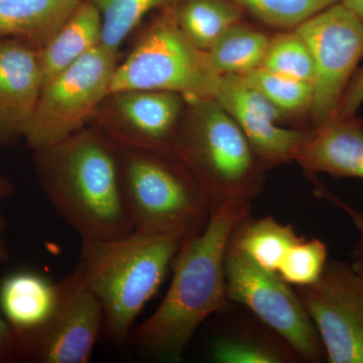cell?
Segmentation results:
<instances>
[{
  "instance_id": "13",
  "label": "cell",
  "mask_w": 363,
  "mask_h": 363,
  "mask_svg": "<svg viewBox=\"0 0 363 363\" xmlns=\"http://www.w3.org/2000/svg\"><path fill=\"white\" fill-rule=\"evenodd\" d=\"M43 88L38 49L21 40L0 42V145L23 138Z\"/></svg>"
},
{
  "instance_id": "28",
  "label": "cell",
  "mask_w": 363,
  "mask_h": 363,
  "mask_svg": "<svg viewBox=\"0 0 363 363\" xmlns=\"http://www.w3.org/2000/svg\"><path fill=\"white\" fill-rule=\"evenodd\" d=\"M363 104V68L355 72L334 116H354Z\"/></svg>"
},
{
  "instance_id": "1",
  "label": "cell",
  "mask_w": 363,
  "mask_h": 363,
  "mask_svg": "<svg viewBox=\"0 0 363 363\" xmlns=\"http://www.w3.org/2000/svg\"><path fill=\"white\" fill-rule=\"evenodd\" d=\"M252 203L215 205L206 226L189 236L173 262L166 296L130 338L143 357L179 362L203 322L225 309V257L233 234L250 215Z\"/></svg>"
},
{
  "instance_id": "30",
  "label": "cell",
  "mask_w": 363,
  "mask_h": 363,
  "mask_svg": "<svg viewBox=\"0 0 363 363\" xmlns=\"http://www.w3.org/2000/svg\"><path fill=\"white\" fill-rule=\"evenodd\" d=\"M321 197L324 198V199L329 200V201L334 203L336 206L341 208L345 213L350 215L351 219H352L353 223L357 226L358 231H362L363 233V213L362 212L358 211V210L354 209V208L351 207L350 204L342 201V200L339 199L338 197L331 194L329 191L324 190L323 192L321 193Z\"/></svg>"
},
{
  "instance_id": "2",
  "label": "cell",
  "mask_w": 363,
  "mask_h": 363,
  "mask_svg": "<svg viewBox=\"0 0 363 363\" xmlns=\"http://www.w3.org/2000/svg\"><path fill=\"white\" fill-rule=\"evenodd\" d=\"M35 164L52 206L81 240H111L135 230L124 200L119 152L104 136L78 131L35 150Z\"/></svg>"
},
{
  "instance_id": "25",
  "label": "cell",
  "mask_w": 363,
  "mask_h": 363,
  "mask_svg": "<svg viewBox=\"0 0 363 363\" xmlns=\"http://www.w3.org/2000/svg\"><path fill=\"white\" fill-rule=\"evenodd\" d=\"M262 68L313 85L314 62L309 47L295 30L269 40Z\"/></svg>"
},
{
  "instance_id": "24",
  "label": "cell",
  "mask_w": 363,
  "mask_h": 363,
  "mask_svg": "<svg viewBox=\"0 0 363 363\" xmlns=\"http://www.w3.org/2000/svg\"><path fill=\"white\" fill-rule=\"evenodd\" d=\"M285 116L310 111L313 85L285 77L259 67L241 75Z\"/></svg>"
},
{
  "instance_id": "32",
  "label": "cell",
  "mask_w": 363,
  "mask_h": 363,
  "mask_svg": "<svg viewBox=\"0 0 363 363\" xmlns=\"http://www.w3.org/2000/svg\"><path fill=\"white\" fill-rule=\"evenodd\" d=\"M342 4L363 21V0H342Z\"/></svg>"
},
{
  "instance_id": "7",
  "label": "cell",
  "mask_w": 363,
  "mask_h": 363,
  "mask_svg": "<svg viewBox=\"0 0 363 363\" xmlns=\"http://www.w3.org/2000/svg\"><path fill=\"white\" fill-rule=\"evenodd\" d=\"M116 54L100 44L43 86L23 136L30 149L54 147L81 130L109 95Z\"/></svg>"
},
{
  "instance_id": "17",
  "label": "cell",
  "mask_w": 363,
  "mask_h": 363,
  "mask_svg": "<svg viewBox=\"0 0 363 363\" xmlns=\"http://www.w3.org/2000/svg\"><path fill=\"white\" fill-rule=\"evenodd\" d=\"M102 20L91 2H81L57 33L38 50L43 86L101 44Z\"/></svg>"
},
{
  "instance_id": "14",
  "label": "cell",
  "mask_w": 363,
  "mask_h": 363,
  "mask_svg": "<svg viewBox=\"0 0 363 363\" xmlns=\"http://www.w3.org/2000/svg\"><path fill=\"white\" fill-rule=\"evenodd\" d=\"M112 95L119 116L116 135L121 145L174 150V131L183 106L181 94L130 90Z\"/></svg>"
},
{
  "instance_id": "15",
  "label": "cell",
  "mask_w": 363,
  "mask_h": 363,
  "mask_svg": "<svg viewBox=\"0 0 363 363\" xmlns=\"http://www.w3.org/2000/svg\"><path fill=\"white\" fill-rule=\"evenodd\" d=\"M295 161L308 176L320 173L363 180V121L333 116L308 133Z\"/></svg>"
},
{
  "instance_id": "16",
  "label": "cell",
  "mask_w": 363,
  "mask_h": 363,
  "mask_svg": "<svg viewBox=\"0 0 363 363\" xmlns=\"http://www.w3.org/2000/svg\"><path fill=\"white\" fill-rule=\"evenodd\" d=\"M58 298V283L37 272H13L0 281V311L18 334L40 328L51 317Z\"/></svg>"
},
{
  "instance_id": "8",
  "label": "cell",
  "mask_w": 363,
  "mask_h": 363,
  "mask_svg": "<svg viewBox=\"0 0 363 363\" xmlns=\"http://www.w3.org/2000/svg\"><path fill=\"white\" fill-rule=\"evenodd\" d=\"M225 279L229 302L245 306L279 334L300 359L307 362L323 359L321 339L300 296L277 272L257 266L229 242Z\"/></svg>"
},
{
  "instance_id": "26",
  "label": "cell",
  "mask_w": 363,
  "mask_h": 363,
  "mask_svg": "<svg viewBox=\"0 0 363 363\" xmlns=\"http://www.w3.org/2000/svg\"><path fill=\"white\" fill-rule=\"evenodd\" d=\"M257 20L278 28H296L342 0H231Z\"/></svg>"
},
{
  "instance_id": "27",
  "label": "cell",
  "mask_w": 363,
  "mask_h": 363,
  "mask_svg": "<svg viewBox=\"0 0 363 363\" xmlns=\"http://www.w3.org/2000/svg\"><path fill=\"white\" fill-rule=\"evenodd\" d=\"M327 247L318 238H300L286 253L277 274L289 285L307 286L316 283L327 264Z\"/></svg>"
},
{
  "instance_id": "20",
  "label": "cell",
  "mask_w": 363,
  "mask_h": 363,
  "mask_svg": "<svg viewBox=\"0 0 363 363\" xmlns=\"http://www.w3.org/2000/svg\"><path fill=\"white\" fill-rule=\"evenodd\" d=\"M300 238L291 224L281 223L272 216L253 219L248 215L234 231L230 243L257 266L278 272L286 253Z\"/></svg>"
},
{
  "instance_id": "12",
  "label": "cell",
  "mask_w": 363,
  "mask_h": 363,
  "mask_svg": "<svg viewBox=\"0 0 363 363\" xmlns=\"http://www.w3.org/2000/svg\"><path fill=\"white\" fill-rule=\"evenodd\" d=\"M213 99L240 126L262 166L295 161L309 131L279 126L285 114L242 76L221 75Z\"/></svg>"
},
{
  "instance_id": "22",
  "label": "cell",
  "mask_w": 363,
  "mask_h": 363,
  "mask_svg": "<svg viewBox=\"0 0 363 363\" xmlns=\"http://www.w3.org/2000/svg\"><path fill=\"white\" fill-rule=\"evenodd\" d=\"M269 40L264 33L238 23L208 50V60L218 75H245L262 67Z\"/></svg>"
},
{
  "instance_id": "31",
  "label": "cell",
  "mask_w": 363,
  "mask_h": 363,
  "mask_svg": "<svg viewBox=\"0 0 363 363\" xmlns=\"http://www.w3.org/2000/svg\"><path fill=\"white\" fill-rule=\"evenodd\" d=\"M351 257H352V262L350 264L351 267H352L353 271L357 274V278L359 279L363 288V233L362 231H359V238H358Z\"/></svg>"
},
{
  "instance_id": "5",
  "label": "cell",
  "mask_w": 363,
  "mask_h": 363,
  "mask_svg": "<svg viewBox=\"0 0 363 363\" xmlns=\"http://www.w3.org/2000/svg\"><path fill=\"white\" fill-rule=\"evenodd\" d=\"M174 152L194 172L213 205L252 203L264 184L262 162L240 126L213 98L190 102Z\"/></svg>"
},
{
  "instance_id": "4",
  "label": "cell",
  "mask_w": 363,
  "mask_h": 363,
  "mask_svg": "<svg viewBox=\"0 0 363 363\" xmlns=\"http://www.w3.org/2000/svg\"><path fill=\"white\" fill-rule=\"evenodd\" d=\"M121 150V183L135 230L187 238L202 231L213 201L188 164L174 150Z\"/></svg>"
},
{
  "instance_id": "23",
  "label": "cell",
  "mask_w": 363,
  "mask_h": 363,
  "mask_svg": "<svg viewBox=\"0 0 363 363\" xmlns=\"http://www.w3.org/2000/svg\"><path fill=\"white\" fill-rule=\"evenodd\" d=\"M102 20L101 45L118 52L123 40L152 9L174 6L177 0H87Z\"/></svg>"
},
{
  "instance_id": "11",
  "label": "cell",
  "mask_w": 363,
  "mask_h": 363,
  "mask_svg": "<svg viewBox=\"0 0 363 363\" xmlns=\"http://www.w3.org/2000/svg\"><path fill=\"white\" fill-rule=\"evenodd\" d=\"M330 363H363V288L351 264H327L316 283L297 290Z\"/></svg>"
},
{
  "instance_id": "29",
  "label": "cell",
  "mask_w": 363,
  "mask_h": 363,
  "mask_svg": "<svg viewBox=\"0 0 363 363\" xmlns=\"http://www.w3.org/2000/svg\"><path fill=\"white\" fill-rule=\"evenodd\" d=\"M18 362L16 331L0 313V363Z\"/></svg>"
},
{
  "instance_id": "18",
  "label": "cell",
  "mask_w": 363,
  "mask_h": 363,
  "mask_svg": "<svg viewBox=\"0 0 363 363\" xmlns=\"http://www.w3.org/2000/svg\"><path fill=\"white\" fill-rule=\"evenodd\" d=\"M82 0H0V39L40 49Z\"/></svg>"
},
{
  "instance_id": "9",
  "label": "cell",
  "mask_w": 363,
  "mask_h": 363,
  "mask_svg": "<svg viewBox=\"0 0 363 363\" xmlns=\"http://www.w3.org/2000/svg\"><path fill=\"white\" fill-rule=\"evenodd\" d=\"M58 286V302L48 321L35 331L16 333L18 362H90L104 333L101 303L86 283L79 264Z\"/></svg>"
},
{
  "instance_id": "21",
  "label": "cell",
  "mask_w": 363,
  "mask_h": 363,
  "mask_svg": "<svg viewBox=\"0 0 363 363\" xmlns=\"http://www.w3.org/2000/svg\"><path fill=\"white\" fill-rule=\"evenodd\" d=\"M242 9L231 0H183L175 6L177 23L191 42L207 52L231 26Z\"/></svg>"
},
{
  "instance_id": "3",
  "label": "cell",
  "mask_w": 363,
  "mask_h": 363,
  "mask_svg": "<svg viewBox=\"0 0 363 363\" xmlns=\"http://www.w3.org/2000/svg\"><path fill=\"white\" fill-rule=\"evenodd\" d=\"M187 236L133 230L111 240H85L80 259L88 286L104 309V333L130 340L143 308L157 293Z\"/></svg>"
},
{
  "instance_id": "6",
  "label": "cell",
  "mask_w": 363,
  "mask_h": 363,
  "mask_svg": "<svg viewBox=\"0 0 363 363\" xmlns=\"http://www.w3.org/2000/svg\"><path fill=\"white\" fill-rule=\"evenodd\" d=\"M175 6L168 7L143 35L123 63L116 66L109 95L130 90L168 91L189 102L213 98L221 75L182 32Z\"/></svg>"
},
{
  "instance_id": "10",
  "label": "cell",
  "mask_w": 363,
  "mask_h": 363,
  "mask_svg": "<svg viewBox=\"0 0 363 363\" xmlns=\"http://www.w3.org/2000/svg\"><path fill=\"white\" fill-rule=\"evenodd\" d=\"M314 62L310 114L314 128L332 118L363 58V21L342 1L294 28Z\"/></svg>"
},
{
  "instance_id": "19",
  "label": "cell",
  "mask_w": 363,
  "mask_h": 363,
  "mask_svg": "<svg viewBox=\"0 0 363 363\" xmlns=\"http://www.w3.org/2000/svg\"><path fill=\"white\" fill-rule=\"evenodd\" d=\"M211 354L219 363H292L300 359L279 334L257 317L224 332L214 341Z\"/></svg>"
}]
</instances>
